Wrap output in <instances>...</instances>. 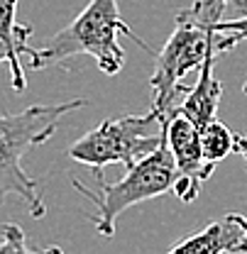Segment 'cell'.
<instances>
[{"label":"cell","mask_w":247,"mask_h":254,"mask_svg":"<svg viewBox=\"0 0 247 254\" xmlns=\"http://www.w3.org/2000/svg\"><path fill=\"white\" fill-rule=\"evenodd\" d=\"M243 93H245V95H247V83H245V86H243Z\"/></svg>","instance_id":"16"},{"label":"cell","mask_w":247,"mask_h":254,"mask_svg":"<svg viewBox=\"0 0 247 254\" xmlns=\"http://www.w3.org/2000/svg\"><path fill=\"white\" fill-rule=\"evenodd\" d=\"M10 59H12L10 47H7L5 42H0V66H2V64H7V66H10Z\"/></svg>","instance_id":"14"},{"label":"cell","mask_w":247,"mask_h":254,"mask_svg":"<svg viewBox=\"0 0 247 254\" xmlns=\"http://www.w3.org/2000/svg\"><path fill=\"white\" fill-rule=\"evenodd\" d=\"M201 147L206 161L218 166L223 159L238 154V134L220 120H213L201 129Z\"/></svg>","instance_id":"10"},{"label":"cell","mask_w":247,"mask_h":254,"mask_svg":"<svg viewBox=\"0 0 247 254\" xmlns=\"http://www.w3.org/2000/svg\"><path fill=\"white\" fill-rule=\"evenodd\" d=\"M216 62L218 57H208L203 62V66L198 68L196 83L188 86L184 100L176 108L186 118H191L201 129L208 123L218 120V105H220V98H223V83H220V78H216V71H213Z\"/></svg>","instance_id":"8"},{"label":"cell","mask_w":247,"mask_h":254,"mask_svg":"<svg viewBox=\"0 0 247 254\" xmlns=\"http://www.w3.org/2000/svg\"><path fill=\"white\" fill-rule=\"evenodd\" d=\"M0 252H15V254H27V252H44L42 247H32L27 242V235L20 225L15 222H5L0 227Z\"/></svg>","instance_id":"11"},{"label":"cell","mask_w":247,"mask_h":254,"mask_svg":"<svg viewBox=\"0 0 247 254\" xmlns=\"http://www.w3.org/2000/svg\"><path fill=\"white\" fill-rule=\"evenodd\" d=\"M171 254H245L247 252V215L225 213L208 222L203 230L191 232L169 247Z\"/></svg>","instance_id":"7"},{"label":"cell","mask_w":247,"mask_h":254,"mask_svg":"<svg viewBox=\"0 0 247 254\" xmlns=\"http://www.w3.org/2000/svg\"><path fill=\"white\" fill-rule=\"evenodd\" d=\"M228 17L225 0H193L188 7L176 12L174 32L155 54V71L150 76L152 110L164 123L184 100L188 86L184 78L201 68L208 57H220L235 44L216 25Z\"/></svg>","instance_id":"1"},{"label":"cell","mask_w":247,"mask_h":254,"mask_svg":"<svg viewBox=\"0 0 247 254\" xmlns=\"http://www.w3.org/2000/svg\"><path fill=\"white\" fill-rule=\"evenodd\" d=\"M162 139V120L155 110H150L147 115H120L103 120L95 129L79 137L66 154L83 166H91L95 174L110 164H137L142 157L155 152Z\"/></svg>","instance_id":"5"},{"label":"cell","mask_w":247,"mask_h":254,"mask_svg":"<svg viewBox=\"0 0 247 254\" xmlns=\"http://www.w3.org/2000/svg\"><path fill=\"white\" fill-rule=\"evenodd\" d=\"M238 154L247 159V134H238Z\"/></svg>","instance_id":"15"},{"label":"cell","mask_w":247,"mask_h":254,"mask_svg":"<svg viewBox=\"0 0 247 254\" xmlns=\"http://www.w3.org/2000/svg\"><path fill=\"white\" fill-rule=\"evenodd\" d=\"M216 30L225 32L230 37V42L238 47L240 42L247 39V15H243V17H225V20H220L216 25Z\"/></svg>","instance_id":"12"},{"label":"cell","mask_w":247,"mask_h":254,"mask_svg":"<svg viewBox=\"0 0 247 254\" xmlns=\"http://www.w3.org/2000/svg\"><path fill=\"white\" fill-rule=\"evenodd\" d=\"M17 5L20 0H0V42H5L10 47V81L15 91H25L27 81H25V68H22V57H30V25H20L17 22Z\"/></svg>","instance_id":"9"},{"label":"cell","mask_w":247,"mask_h":254,"mask_svg":"<svg viewBox=\"0 0 247 254\" xmlns=\"http://www.w3.org/2000/svg\"><path fill=\"white\" fill-rule=\"evenodd\" d=\"M120 34L130 37L145 52L155 54L152 47L145 39H140L123 20L118 0H91L64 30L52 34L44 47L32 49V54L27 57L30 68L39 71V68L66 62L71 57L88 54L91 59H95L98 68L105 76H115L125 66V49L120 44Z\"/></svg>","instance_id":"2"},{"label":"cell","mask_w":247,"mask_h":254,"mask_svg":"<svg viewBox=\"0 0 247 254\" xmlns=\"http://www.w3.org/2000/svg\"><path fill=\"white\" fill-rule=\"evenodd\" d=\"M86 98H74L54 105H30L20 113L0 115V208L15 195L20 198L32 218H44L47 205L42 198L39 184L22 169V159L27 152L49 142L64 118L74 110L86 108Z\"/></svg>","instance_id":"3"},{"label":"cell","mask_w":247,"mask_h":254,"mask_svg":"<svg viewBox=\"0 0 247 254\" xmlns=\"http://www.w3.org/2000/svg\"><path fill=\"white\" fill-rule=\"evenodd\" d=\"M228 17H243L247 15V0H225Z\"/></svg>","instance_id":"13"},{"label":"cell","mask_w":247,"mask_h":254,"mask_svg":"<svg viewBox=\"0 0 247 254\" xmlns=\"http://www.w3.org/2000/svg\"><path fill=\"white\" fill-rule=\"evenodd\" d=\"M164 137L166 144L174 154L176 164V184H174V195L184 203H193L198 198L201 186L213 176L216 166L208 164L203 157L201 147V127L191 118H186L181 110H174L164 123Z\"/></svg>","instance_id":"6"},{"label":"cell","mask_w":247,"mask_h":254,"mask_svg":"<svg viewBox=\"0 0 247 254\" xmlns=\"http://www.w3.org/2000/svg\"><path fill=\"white\" fill-rule=\"evenodd\" d=\"M93 179L98 181V190L86 189L81 181H74V189L95 205V213L88 215V218H91L93 227L98 230V235L113 237L115 235V222L127 208L140 205L145 200H152V198H159V195L174 190L176 164H174V154H171V149L166 144V137H164L155 152L142 157L137 164L127 166V174L120 181L105 184L100 171H95Z\"/></svg>","instance_id":"4"}]
</instances>
